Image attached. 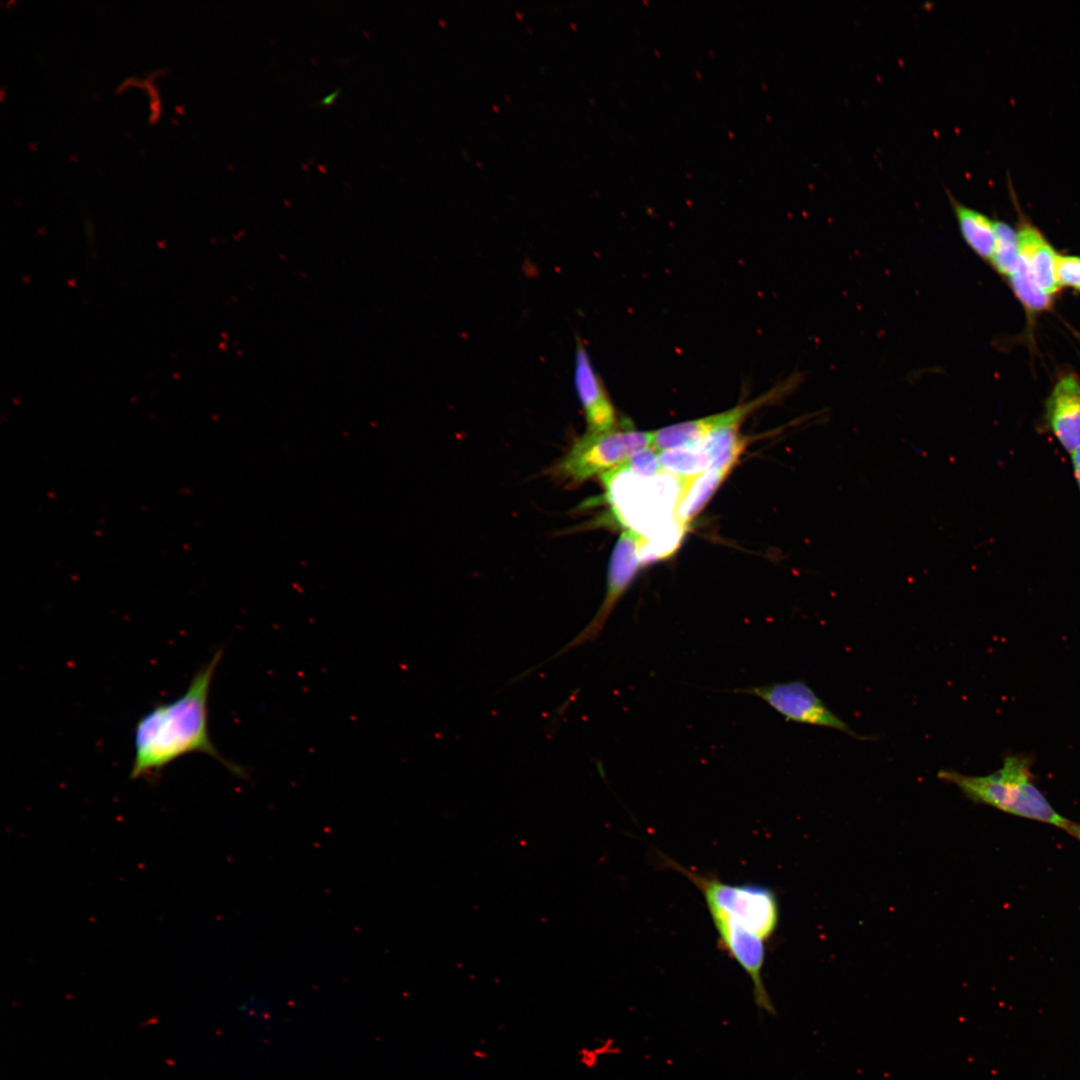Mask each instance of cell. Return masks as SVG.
Returning a JSON list of instances; mask_svg holds the SVG:
<instances>
[{
	"label": "cell",
	"mask_w": 1080,
	"mask_h": 1080,
	"mask_svg": "<svg viewBox=\"0 0 1080 1080\" xmlns=\"http://www.w3.org/2000/svg\"><path fill=\"white\" fill-rule=\"evenodd\" d=\"M222 655L223 650H217L194 673L179 697L155 705L138 719L133 732L131 779L154 777L172 762L192 753L208 755L237 777H248L244 768L220 754L209 733V693Z\"/></svg>",
	"instance_id": "1"
},
{
	"label": "cell",
	"mask_w": 1080,
	"mask_h": 1080,
	"mask_svg": "<svg viewBox=\"0 0 1080 1080\" xmlns=\"http://www.w3.org/2000/svg\"><path fill=\"white\" fill-rule=\"evenodd\" d=\"M1032 765L1031 755L1007 754L1002 766L987 775L942 769L937 777L956 786L975 803L1066 830L1071 821L1059 814L1036 786Z\"/></svg>",
	"instance_id": "2"
},
{
	"label": "cell",
	"mask_w": 1080,
	"mask_h": 1080,
	"mask_svg": "<svg viewBox=\"0 0 1080 1080\" xmlns=\"http://www.w3.org/2000/svg\"><path fill=\"white\" fill-rule=\"evenodd\" d=\"M663 863L683 874L701 891L711 917L729 918L767 941L779 922L776 894L759 884H730L684 867L662 856Z\"/></svg>",
	"instance_id": "3"
},
{
	"label": "cell",
	"mask_w": 1080,
	"mask_h": 1080,
	"mask_svg": "<svg viewBox=\"0 0 1080 1080\" xmlns=\"http://www.w3.org/2000/svg\"><path fill=\"white\" fill-rule=\"evenodd\" d=\"M653 432L615 428L576 439L551 473L570 484L582 483L623 466L635 453L652 447Z\"/></svg>",
	"instance_id": "4"
},
{
	"label": "cell",
	"mask_w": 1080,
	"mask_h": 1080,
	"mask_svg": "<svg viewBox=\"0 0 1080 1080\" xmlns=\"http://www.w3.org/2000/svg\"><path fill=\"white\" fill-rule=\"evenodd\" d=\"M733 692L760 698L786 721L834 729L858 740L873 739L855 732L801 680L746 686Z\"/></svg>",
	"instance_id": "5"
},
{
	"label": "cell",
	"mask_w": 1080,
	"mask_h": 1080,
	"mask_svg": "<svg viewBox=\"0 0 1080 1080\" xmlns=\"http://www.w3.org/2000/svg\"><path fill=\"white\" fill-rule=\"evenodd\" d=\"M640 542L641 536L632 530L627 529L620 535L609 560L605 595L594 617L567 644L529 672L574 648L594 642L601 635L610 615L640 569Z\"/></svg>",
	"instance_id": "6"
},
{
	"label": "cell",
	"mask_w": 1080,
	"mask_h": 1080,
	"mask_svg": "<svg viewBox=\"0 0 1080 1080\" xmlns=\"http://www.w3.org/2000/svg\"><path fill=\"white\" fill-rule=\"evenodd\" d=\"M719 944L746 972L753 984V998L760 1011L775 1015V1006L765 988L762 971L765 962V943L760 936L735 921L721 916L711 917Z\"/></svg>",
	"instance_id": "7"
},
{
	"label": "cell",
	"mask_w": 1080,
	"mask_h": 1080,
	"mask_svg": "<svg viewBox=\"0 0 1080 1080\" xmlns=\"http://www.w3.org/2000/svg\"><path fill=\"white\" fill-rule=\"evenodd\" d=\"M1042 426L1071 455L1080 449V377L1058 376L1044 401Z\"/></svg>",
	"instance_id": "8"
},
{
	"label": "cell",
	"mask_w": 1080,
	"mask_h": 1080,
	"mask_svg": "<svg viewBox=\"0 0 1080 1080\" xmlns=\"http://www.w3.org/2000/svg\"><path fill=\"white\" fill-rule=\"evenodd\" d=\"M1008 184L1011 199L1017 211L1016 232L1022 263L1036 284L1045 293L1055 297L1060 291L1055 274L1058 252L1022 211L1010 179Z\"/></svg>",
	"instance_id": "9"
},
{
	"label": "cell",
	"mask_w": 1080,
	"mask_h": 1080,
	"mask_svg": "<svg viewBox=\"0 0 1080 1080\" xmlns=\"http://www.w3.org/2000/svg\"><path fill=\"white\" fill-rule=\"evenodd\" d=\"M574 382L587 432L602 433L619 427L615 406L580 340L575 353Z\"/></svg>",
	"instance_id": "10"
},
{
	"label": "cell",
	"mask_w": 1080,
	"mask_h": 1080,
	"mask_svg": "<svg viewBox=\"0 0 1080 1080\" xmlns=\"http://www.w3.org/2000/svg\"><path fill=\"white\" fill-rule=\"evenodd\" d=\"M961 238L968 248L990 265L995 243L994 220L984 213L960 202L946 189Z\"/></svg>",
	"instance_id": "11"
},
{
	"label": "cell",
	"mask_w": 1080,
	"mask_h": 1080,
	"mask_svg": "<svg viewBox=\"0 0 1080 1080\" xmlns=\"http://www.w3.org/2000/svg\"><path fill=\"white\" fill-rule=\"evenodd\" d=\"M729 473L730 470L710 468L695 477L680 480L681 490L675 515L682 526H689Z\"/></svg>",
	"instance_id": "12"
},
{
	"label": "cell",
	"mask_w": 1080,
	"mask_h": 1080,
	"mask_svg": "<svg viewBox=\"0 0 1080 1080\" xmlns=\"http://www.w3.org/2000/svg\"><path fill=\"white\" fill-rule=\"evenodd\" d=\"M1005 281L1022 305L1027 322L1031 326L1040 314L1052 309L1055 297L1045 293L1036 284L1024 267L1022 260L1017 269Z\"/></svg>",
	"instance_id": "13"
},
{
	"label": "cell",
	"mask_w": 1080,
	"mask_h": 1080,
	"mask_svg": "<svg viewBox=\"0 0 1080 1080\" xmlns=\"http://www.w3.org/2000/svg\"><path fill=\"white\" fill-rule=\"evenodd\" d=\"M663 471L680 480L690 479L711 468V460L701 443L659 452Z\"/></svg>",
	"instance_id": "14"
},
{
	"label": "cell",
	"mask_w": 1080,
	"mask_h": 1080,
	"mask_svg": "<svg viewBox=\"0 0 1080 1080\" xmlns=\"http://www.w3.org/2000/svg\"><path fill=\"white\" fill-rule=\"evenodd\" d=\"M995 243L990 262L992 269L1006 280L1019 266L1021 258L1016 228L1002 220H994Z\"/></svg>",
	"instance_id": "15"
},
{
	"label": "cell",
	"mask_w": 1080,
	"mask_h": 1080,
	"mask_svg": "<svg viewBox=\"0 0 1080 1080\" xmlns=\"http://www.w3.org/2000/svg\"><path fill=\"white\" fill-rule=\"evenodd\" d=\"M621 467L640 478H653L664 472L660 463L659 452L653 447L635 453Z\"/></svg>",
	"instance_id": "16"
},
{
	"label": "cell",
	"mask_w": 1080,
	"mask_h": 1080,
	"mask_svg": "<svg viewBox=\"0 0 1080 1080\" xmlns=\"http://www.w3.org/2000/svg\"><path fill=\"white\" fill-rule=\"evenodd\" d=\"M1055 274L1060 289L1069 288L1080 295V256L1058 253Z\"/></svg>",
	"instance_id": "17"
},
{
	"label": "cell",
	"mask_w": 1080,
	"mask_h": 1080,
	"mask_svg": "<svg viewBox=\"0 0 1080 1080\" xmlns=\"http://www.w3.org/2000/svg\"><path fill=\"white\" fill-rule=\"evenodd\" d=\"M1073 475L1080 492V449L1070 455Z\"/></svg>",
	"instance_id": "18"
},
{
	"label": "cell",
	"mask_w": 1080,
	"mask_h": 1080,
	"mask_svg": "<svg viewBox=\"0 0 1080 1080\" xmlns=\"http://www.w3.org/2000/svg\"><path fill=\"white\" fill-rule=\"evenodd\" d=\"M340 91H341V89L339 87L334 89L333 91H331L330 93L326 94L321 99H319L317 101V104L321 105V106L332 104L338 98V96L340 94Z\"/></svg>",
	"instance_id": "19"
},
{
	"label": "cell",
	"mask_w": 1080,
	"mask_h": 1080,
	"mask_svg": "<svg viewBox=\"0 0 1080 1080\" xmlns=\"http://www.w3.org/2000/svg\"><path fill=\"white\" fill-rule=\"evenodd\" d=\"M1066 831L1080 841V824L1071 822L1066 828Z\"/></svg>",
	"instance_id": "20"
}]
</instances>
